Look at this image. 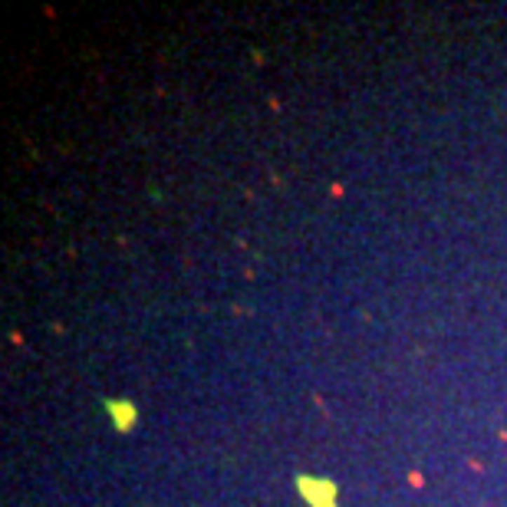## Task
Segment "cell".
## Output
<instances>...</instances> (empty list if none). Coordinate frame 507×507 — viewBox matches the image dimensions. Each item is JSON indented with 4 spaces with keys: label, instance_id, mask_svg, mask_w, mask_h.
Wrapping results in <instances>:
<instances>
[{
    "label": "cell",
    "instance_id": "1",
    "mask_svg": "<svg viewBox=\"0 0 507 507\" xmlns=\"http://www.w3.org/2000/svg\"><path fill=\"white\" fill-rule=\"evenodd\" d=\"M109 409H112V419L119 421L122 428H129V425H132V419H135V412H132V405H126V402H122V405H119V402H112Z\"/></svg>",
    "mask_w": 507,
    "mask_h": 507
}]
</instances>
